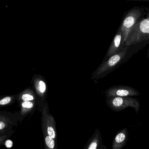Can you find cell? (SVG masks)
Wrapping results in <instances>:
<instances>
[{"mask_svg": "<svg viewBox=\"0 0 149 149\" xmlns=\"http://www.w3.org/2000/svg\"><path fill=\"white\" fill-rule=\"evenodd\" d=\"M107 98L113 97H131L138 96L140 93L134 87L129 86H114L105 91Z\"/></svg>", "mask_w": 149, "mask_h": 149, "instance_id": "5b68a950", "label": "cell"}, {"mask_svg": "<svg viewBox=\"0 0 149 149\" xmlns=\"http://www.w3.org/2000/svg\"><path fill=\"white\" fill-rule=\"evenodd\" d=\"M13 124L9 117L4 115L0 114V132L7 130L8 128H10Z\"/></svg>", "mask_w": 149, "mask_h": 149, "instance_id": "4fadbf2b", "label": "cell"}, {"mask_svg": "<svg viewBox=\"0 0 149 149\" xmlns=\"http://www.w3.org/2000/svg\"><path fill=\"white\" fill-rule=\"evenodd\" d=\"M106 102L113 111L120 112L127 108H132L137 113L140 109V101L132 97H113L107 98Z\"/></svg>", "mask_w": 149, "mask_h": 149, "instance_id": "277c9868", "label": "cell"}, {"mask_svg": "<svg viewBox=\"0 0 149 149\" xmlns=\"http://www.w3.org/2000/svg\"><path fill=\"white\" fill-rule=\"evenodd\" d=\"M21 111L20 114L22 116H25L31 112L35 107V101H21L20 102Z\"/></svg>", "mask_w": 149, "mask_h": 149, "instance_id": "8fae6325", "label": "cell"}, {"mask_svg": "<svg viewBox=\"0 0 149 149\" xmlns=\"http://www.w3.org/2000/svg\"><path fill=\"white\" fill-rule=\"evenodd\" d=\"M17 94L0 96V107L7 106L15 103Z\"/></svg>", "mask_w": 149, "mask_h": 149, "instance_id": "7c38bea8", "label": "cell"}, {"mask_svg": "<svg viewBox=\"0 0 149 149\" xmlns=\"http://www.w3.org/2000/svg\"><path fill=\"white\" fill-rule=\"evenodd\" d=\"M42 119L44 129L45 128V130H44V131H46V134L48 136L54 140H56V134L55 120L54 117L46 111V108L44 109Z\"/></svg>", "mask_w": 149, "mask_h": 149, "instance_id": "52a82bcc", "label": "cell"}, {"mask_svg": "<svg viewBox=\"0 0 149 149\" xmlns=\"http://www.w3.org/2000/svg\"><path fill=\"white\" fill-rule=\"evenodd\" d=\"M17 99L19 102L35 101L36 96L32 89L27 88L17 94Z\"/></svg>", "mask_w": 149, "mask_h": 149, "instance_id": "30bf717a", "label": "cell"}, {"mask_svg": "<svg viewBox=\"0 0 149 149\" xmlns=\"http://www.w3.org/2000/svg\"><path fill=\"white\" fill-rule=\"evenodd\" d=\"M148 9V8L136 6L126 13L119 28L123 36L124 45L130 31L136 24L144 17Z\"/></svg>", "mask_w": 149, "mask_h": 149, "instance_id": "7a4b0ae2", "label": "cell"}, {"mask_svg": "<svg viewBox=\"0 0 149 149\" xmlns=\"http://www.w3.org/2000/svg\"><path fill=\"white\" fill-rule=\"evenodd\" d=\"M33 86L37 94L43 98L47 91V85L43 77L39 74H35L32 79Z\"/></svg>", "mask_w": 149, "mask_h": 149, "instance_id": "ba28073f", "label": "cell"}, {"mask_svg": "<svg viewBox=\"0 0 149 149\" xmlns=\"http://www.w3.org/2000/svg\"><path fill=\"white\" fill-rule=\"evenodd\" d=\"M147 56H148V58L149 59V48L148 51V54H147Z\"/></svg>", "mask_w": 149, "mask_h": 149, "instance_id": "e0dca14e", "label": "cell"}, {"mask_svg": "<svg viewBox=\"0 0 149 149\" xmlns=\"http://www.w3.org/2000/svg\"><path fill=\"white\" fill-rule=\"evenodd\" d=\"M129 134L127 129L124 128L116 134L113 141V149H122L126 145L128 140Z\"/></svg>", "mask_w": 149, "mask_h": 149, "instance_id": "9c48e42d", "label": "cell"}, {"mask_svg": "<svg viewBox=\"0 0 149 149\" xmlns=\"http://www.w3.org/2000/svg\"><path fill=\"white\" fill-rule=\"evenodd\" d=\"M130 47L124 46L120 52L103 61L92 74V78L100 79L104 78L119 67L127 59Z\"/></svg>", "mask_w": 149, "mask_h": 149, "instance_id": "6da1fadb", "label": "cell"}, {"mask_svg": "<svg viewBox=\"0 0 149 149\" xmlns=\"http://www.w3.org/2000/svg\"><path fill=\"white\" fill-rule=\"evenodd\" d=\"M44 135L46 149H56L55 140L45 133Z\"/></svg>", "mask_w": 149, "mask_h": 149, "instance_id": "5bb4252c", "label": "cell"}, {"mask_svg": "<svg viewBox=\"0 0 149 149\" xmlns=\"http://www.w3.org/2000/svg\"><path fill=\"white\" fill-rule=\"evenodd\" d=\"M124 46L125 45L123 43V36L119 29L108 50L106 55V60L120 52Z\"/></svg>", "mask_w": 149, "mask_h": 149, "instance_id": "8992f818", "label": "cell"}, {"mask_svg": "<svg viewBox=\"0 0 149 149\" xmlns=\"http://www.w3.org/2000/svg\"><path fill=\"white\" fill-rule=\"evenodd\" d=\"M100 132H97L87 149H97L100 143Z\"/></svg>", "mask_w": 149, "mask_h": 149, "instance_id": "9a60e30c", "label": "cell"}, {"mask_svg": "<svg viewBox=\"0 0 149 149\" xmlns=\"http://www.w3.org/2000/svg\"><path fill=\"white\" fill-rule=\"evenodd\" d=\"M149 40V8L144 17L132 29L125 43V46H132Z\"/></svg>", "mask_w": 149, "mask_h": 149, "instance_id": "3957f363", "label": "cell"}, {"mask_svg": "<svg viewBox=\"0 0 149 149\" xmlns=\"http://www.w3.org/2000/svg\"><path fill=\"white\" fill-rule=\"evenodd\" d=\"M6 136H0V146L3 143V142L6 139Z\"/></svg>", "mask_w": 149, "mask_h": 149, "instance_id": "2e32d148", "label": "cell"}]
</instances>
